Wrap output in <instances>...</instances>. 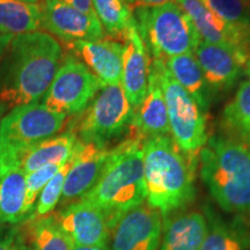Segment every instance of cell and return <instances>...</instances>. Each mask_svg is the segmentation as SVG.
Wrapping results in <instances>:
<instances>
[{"mask_svg": "<svg viewBox=\"0 0 250 250\" xmlns=\"http://www.w3.org/2000/svg\"><path fill=\"white\" fill-rule=\"evenodd\" d=\"M0 250H31V248L20 228L0 225Z\"/></svg>", "mask_w": 250, "mask_h": 250, "instance_id": "4dcf8cb0", "label": "cell"}, {"mask_svg": "<svg viewBox=\"0 0 250 250\" xmlns=\"http://www.w3.org/2000/svg\"><path fill=\"white\" fill-rule=\"evenodd\" d=\"M121 86L127 101L136 109L147 93L151 57L140 36L136 19L124 39Z\"/></svg>", "mask_w": 250, "mask_h": 250, "instance_id": "9a60e30c", "label": "cell"}, {"mask_svg": "<svg viewBox=\"0 0 250 250\" xmlns=\"http://www.w3.org/2000/svg\"><path fill=\"white\" fill-rule=\"evenodd\" d=\"M245 71H246V73L248 74V77L250 78V55H249V57H248V59H247V62H246Z\"/></svg>", "mask_w": 250, "mask_h": 250, "instance_id": "8d00e7d4", "label": "cell"}, {"mask_svg": "<svg viewBox=\"0 0 250 250\" xmlns=\"http://www.w3.org/2000/svg\"><path fill=\"white\" fill-rule=\"evenodd\" d=\"M130 130L144 140L168 136L170 132L167 105L162 93L160 79L154 68H149L147 93L142 103L134 109Z\"/></svg>", "mask_w": 250, "mask_h": 250, "instance_id": "ac0fdd59", "label": "cell"}, {"mask_svg": "<svg viewBox=\"0 0 250 250\" xmlns=\"http://www.w3.org/2000/svg\"><path fill=\"white\" fill-rule=\"evenodd\" d=\"M212 13L226 22L250 28V2L248 0H201Z\"/></svg>", "mask_w": 250, "mask_h": 250, "instance_id": "f1b7e54d", "label": "cell"}, {"mask_svg": "<svg viewBox=\"0 0 250 250\" xmlns=\"http://www.w3.org/2000/svg\"><path fill=\"white\" fill-rule=\"evenodd\" d=\"M72 56L79 59L104 86L121 85L124 43L111 39L74 41L66 43Z\"/></svg>", "mask_w": 250, "mask_h": 250, "instance_id": "2e32d148", "label": "cell"}, {"mask_svg": "<svg viewBox=\"0 0 250 250\" xmlns=\"http://www.w3.org/2000/svg\"><path fill=\"white\" fill-rule=\"evenodd\" d=\"M164 62L175 81L195 100L198 107L208 116L214 93L206 83L195 55L174 56L166 59Z\"/></svg>", "mask_w": 250, "mask_h": 250, "instance_id": "44dd1931", "label": "cell"}, {"mask_svg": "<svg viewBox=\"0 0 250 250\" xmlns=\"http://www.w3.org/2000/svg\"><path fill=\"white\" fill-rule=\"evenodd\" d=\"M205 217L208 228L199 250H250V230L241 219L226 223L212 211Z\"/></svg>", "mask_w": 250, "mask_h": 250, "instance_id": "7402d4cb", "label": "cell"}, {"mask_svg": "<svg viewBox=\"0 0 250 250\" xmlns=\"http://www.w3.org/2000/svg\"><path fill=\"white\" fill-rule=\"evenodd\" d=\"M248 1H249V2H250V0H248Z\"/></svg>", "mask_w": 250, "mask_h": 250, "instance_id": "ab89813d", "label": "cell"}, {"mask_svg": "<svg viewBox=\"0 0 250 250\" xmlns=\"http://www.w3.org/2000/svg\"><path fill=\"white\" fill-rule=\"evenodd\" d=\"M77 132L66 131L28 148L18 158V166L28 175L49 165H64L74 153Z\"/></svg>", "mask_w": 250, "mask_h": 250, "instance_id": "ffe728a7", "label": "cell"}, {"mask_svg": "<svg viewBox=\"0 0 250 250\" xmlns=\"http://www.w3.org/2000/svg\"><path fill=\"white\" fill-rule=\"evenodd\" d=\"M201 179L228 213L250 214V145L229 136H212L198 154Z\"/></svg>", "mask_w": 250, "mask_h": 250, "instance_id": "277c9868", "label": "cell"}, {"mask_svg": "<svg viewBox=\"0 0 250 250\" xmlns=\"http://www.w3.org/2000/svg\"><path fill=\"white\" fill-rule=\"evenodd\" d=\"M133 15L152 59L165 62L174 56L195 54L202 42L191 19L175 0L155 7L134 8Z\"/></svg>", "mask_w": 250, "mask_h": 250, "instance_id": "5b68a950", "label": "cell"}, {"mask_svg": "<svg viewBox=\"0 0 250 250\" xmlns=\"http://www.w3.org/2000/svg\"><path fill=\"white\" fill-rule=\"evenodd\" d=\"M5 111H6V107H5L4 104H2L1 102H0V122H1L2 117H4V115H5Z\"/></svg>", "mask_w": 250, "mask_h": 250, "instance_id": "74e56055", "label": "cell"}, {"mask_svg": "<svg viewBox=\"0 0 250 250\" xmlns=\"http://www.w3.org/2000/svg\"><path fill=\"white\" fill-rule=\"evenodd\" d=\"M67 116L51 111L42 102L18 105L0 122V147L12 164L28 148L58 134Z\"/></svg>", "mask_w": 250, "mask_h": 250, "instance_id": "52a82bcc", "label": "cell"}, {"mask_svg": "<svg viewBox=\"0 0 250 250\" xmlns=\"http://www.w3.org/2000/svg\"><path fill=\"white\" fill-rule=\"evenodd\" d=\"M14 36L12 35H6V34L0 33V59H1L2 56H4L6 49L8 48L9 43L12 42Z\"/></svg>", "mask_w": 250, "mask_h": 250, "instance_id": "836d02e7", "label": "cell"}, {"mask_svg": "<svg viewBox=\"0 0 250 250\" xmlns=\"http://www.w3.org/2000/svg\"><path fill=\"white\" fill-rule=\"evenodd\" d=\"M195 57L212 92H226L235 85L245 71L248 57L228 46L202 41Z\"/></svg>", "mask_w": 250, "mask_h": 250, "instance_id": "e0dca14e", "label": "cell"}, {"mask_svg": "<svg viewBox=\"0 0 250 250\" xmlns=\"http://www.w3.org/2000/svg\"><path fill=\"white\" fill-rule=\"evenodd\" d=\"M55 218L73 246L108 245L110 228L107 218L90 203L78 199L65 206Z\"/></svg>", "mask_w": 250, "mask_h": 250, "instance_id": "8fae6325", "label": "cell"}, {"mask_svg": "<svg viewBox=\"0 0 250 250\" xmlns=\"http://www.w3.org/2000/svg\"><path fill=\"white\" fill-rule=\"evenodd\" d=\"M191 19L202 41L228 46L246 57L250 55V28L234 26L212 13L201 0H175Z\"/></svg>", "mask_w": 250, "mask_h": 250, "instance_id": "4fadbf2b", "label": "cell"}, {"mask_svg": "<svg viewBox=\"0 0 250 250\" xmlns=\"http://www.w3.org/2000/svg\"><path fill=\"white\" fill-rule=\"evenodd\" d=\"M61 1L65 2V4L71 6V7L78 9V11L96 17L95 11H94L93 7V0H61Z\"/></svg>", "mask_w": 250, "mask_h": 250, "instance_id": "1f68e13d", "label": "cell"}, {"mask_svg": "<svg viewBox=\"0 0 250 250\" xmlns=\"http://www.w3.org/2000/svg\"><path fill=\"white\" fill-rule=\"evenodd\" d=\"M110 154V149L93 143H83L78 138L73 153V162L65 179L61 201L62 204L83 198L98 182Z\"/></svg>", "mask_w": 250, "mask_h": 250, "instance_id": "5bb4252c", "label": "cell"}, {"mask_svg": "<svg viewBox=\"0 0 250 250\" xmlns=\"http://www.w3.org/2000/svg\"><path fill=\"white\" fill-rule=\"evenodd\" d=\"M131 8H140V7H155V6L164 5L166 2L171 1V0H124Z\"/></svg>", "mask_w": 250, "mask_h": 250, "instance_id": "d6a6232c", "label": "cell"}, {"mask_svg": "<svg viewBox=\"0 0 250 250\" xmlns=\"http://www.w3.org/2000/svg\"><path fill=\"white\" fill-rule=\"evenodd\" d=\"M133 112L121 85L102 87L83 111L77 129L78 138L107 147L109 142L130 129Z\"/></svg>", "mask_w": 250, "mask_h": 250, "instance_id": "ba28073f", "label": "cell"}, {"mask_svg": "<svg viewBox=\"0 0 250 250\" xmlns=\"http://www.w3.org/2000/svg\"><path fill=\"white\" fill-rule=\"evenodd\" d=\"M26 174L12 166L0 175V225L23 223Z\"/></svg>", "mask_w": 250, "mask_h": 250, "instance_id": "603a6c76", "label": "cell"}, {"mask_svg": "<svg viewBox=\"0 0 250 250\" xmlns=\"http://www.w3.org/2000/svg\"><path fill=\"white\" fill-rule=\"evenodd\" d=\"M146 203L164 218L195 198L198 158L188 156L171 137L146 139L143 144Z\"/></svg>", "mask_w": 250, "mask_h": 250, "instance_id": "7a4b0ae2", "label": "cell"}, {"mask_svg": "<svg viewBox=\"0 0 250 250\" xmlns=\"http://www.w3.org/2000/svg\"><path fill=\"white\" fill-rule=\"evenodd\" d=\"M42 28V6L22 0H0V33L18 36Z\"/></svg>", "mask_w": 250, "mask_h": 250, "instance_id": "cb8c5ba5", "label": "cell"}, {"mask_svg": "<svg viewBox=\"0 0 250 250\" xmlns=\"http://www.w3.org/2000/svg\"><path fill=\"white\" fill-rule=\"evenodd\" d=\"M208 228V219L198 211L165 218L159 250H199Z\"/></svg>", "mask_w": 250, "mask_h": 250, "instance_id": "d6986e66", "label": "cell"}, {"mask_svg": "<svg viewBox=\"0 0 250 250\" xmlns=\"http://www.w3.org/2000/svg\"><path fill=\"white\" fill-rule=\"evenodd\" d=\"M162 215L147 203L124 214L111 229L110 250H159Z\"/></svg>", "mask_w": 250, "mask_h": 250, "instance_id": "30bf717a", "label": "cell"}, {"mask_svg": "<svg viewBox=\"0 0 250 250\" xmlns=\"http://www.w3.org/2000/svg\"><path fill=\"white\" fill-rule=\"evenodd\" d=\"M72 250H110L108 245L103 246H94V247H79V246H73Z\"/></svg>", "mask_w": 250, "mask_h": 250, "instance_id": "d590c367", "label": "cell"}, {"mask_svg": "<svg viewBox=\"0 0 250 250\" xmlns=\"http://www.w3.org/2000/svg\"><path fill=\"white\" fill-rule=\"evenodd\" d=\"M12 166H17V165L12 164V162L9 161V159L6 156L4 151H2V148L0 147V175L4 173L5 170H7L9 167H12Z\"/></svg>", "mask_w": 250, "mask_h": 250, "instance_id": "e575fe53", "label": "cell"}, {"mask_svg": "<svg viewBox=\"0 0 250 250\" xmlns=\"http://www.w3.org/2000/svg\"><path fill=\"white\" fill-rule=\"evenodd\" d=\"M138 136L129 137L110 149L98 182L83 197L101 210L110 232L120 219L146 201L143 144Z\"/></svg>", "mask_w": 250, "mask_h": 250, "instance_id": "3957f363", "label": "cell"}, {"mask_svg": "<svg viewBox=\"0 0 250 250\" xmlns=\"http://www.w3.org/2000/svg\"><path fill=\"white\" fill-rule=\"evenodd\" d=\"M27 239L31 250H72L73 243L62 232L55 215L34 219L26 223Z\"/></svg>", "mask_w": 250, "mask_h": 250, "instance_id": "4316f807", "label": "cell"}, {"mask_svg": "<svg viewBox=\"0 0 250 250\" xmlns=\"http://www.w3.org/2000/svg\"><path fill=\"white\" fill-rule=\"evenodd\" d=\"M62 57L61 43L44 31L14 36L0 59V102L13 109L41 101Z\"/></svg>", "mask_w": 250, "mask_h": 250, "instance_id": "6da1fadb", "label": "cell"}, {"mask_svg": "<svg viewBox=\"0 0 250 250\" xmlns=\"http://www.w3.org/2000/svg\"><path fill=\"white\" fill-rule=\"evenodd\" d=\"M62 166V165H49L26 175V199H24L23 208V223L33 212L37 198H39L43 188L54 177V175L57 173Z\"/></svg>", "mask_w": 250, "mask_h": 250, "instance_id": "f546056e", "label": "cell"}, {"mask_svg": "<svg viewBox=\"0 0 250 250\" xmlns=\"http://www.w3.org/2000/svg\"><path fill=\"white\" fill-rule=\"evenodd\" d=\"M72 162H73V154L59 168V170L54 175V177L43 188L39 198H37L35 208H34L33 212H31L24 223H27L29 220H34V219L46 217V215H49L54 211L56 205L58 204L62 198L65 179H66L68 170H70L72 166Z\"/></svg>", "mask_w": 250, "mask_h": 250, "instance_id": "83f0119b", "label": "cell"}, {"mask_svg": "<svg viewBox=\"0 0 250 250\" xmlns=\"http://www.w3.org/2000/svg\"><path fill=\"white\" fill-rule=\"evenodd\" d=\"M42 28L66 43L100 40L104 31L99 19L71 7L61 0H43Z\"/></svg>", "mask_w": 250, "mask_h": 250, "instance_id": "7c38bea8", "label": "cell"}, {"mask_svg": "<svg viewBox=\"0 0 250 250\" xmlns=\"http://www.w3.org/2000/svg\"><path fill=\"white\" fill-rule=\"evenodd\" d=\"M22 1H26V2H31V4H40L42 0H22Z\"/></svg>", "mask_w": 250, "mask_h": 250, "instance_id": "f35d334b", "label": "cell"}, {"mask_svg": "<svg viewBox=\"0 0 250 250\" xmlns=\"http://www.w3.org/2000/svg\"><path fill=\"white\" fill-rule=\"evenodd\" d=\"M103 87L98 78L74 56L62 57L51 85L42 98L51 111L66 116L81 114Z\"/></svg>", "mask_w": 250, "mask_h": 250, "instance_id": "9c48e42d", "label": "cell"}, {"mask_svg": "<svg viewBox=\"0 0 250 250\" xmlns=\"http://www.w3.org/2000/svg\"><path fill=\"white\" fill-rule=\"evenodd\" d=\"M226 136L250 145V80L242 81L223 112Z\"/></svg>", "mask_w": 250, "mask_h": 250, "instance_id": "d4e9b609", "label": "cell"}, {"mask_svg": "<svg viewBox=\"0 0 250 250\" xmlns=\"http://www.w3.org/2000/svg\"><path fill=\"white\" fill-rule=\"evenodd\" d=\"M151 65L160 79L171 138L184 154L198 158L199 152L208 140V116L195 100L175 81L164 62L152 59Z\"/></svg>", "mask_w": 250, "mask_h": 250, "instance_id": "8992f818", "label": "cell"}, {"mask_svg": "<svg viewBox=\"0 0 250 250\" xmlns=\"http://www.w3.org/2000/svg\"><path fill=\"white\" fill-rule=\"evenodd\" d=\"M93 7L109 39L124 42L133 22V9L124 0H93Z\"/></svg>", "mask_w": 250, "mask_h": 250, "instance_id": "484cf974", "label": "cell"}]
</instances>
